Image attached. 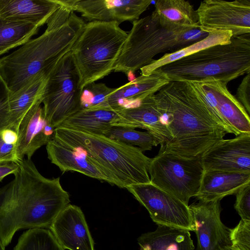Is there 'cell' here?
Instances as JSON below:
<instances>
[{
	"mask_svg": "<svg viewBox=\"0 0 250 250\" xmlns=\"http://www.w3.org/2000/svg\"><path fill=\"white\" fill-rule=\"evenodd\" d=\"M46 23L47 28L41 36L0 58V75L11 93L39 74L50 71L71 50L86 24L74 12L62 5Z\"/></svg>",
	"mask_w": 250,
	"mask_h": 250,
	"instance_id": "cell-3",
	"label": "cell"
},
{
	"mask_svg": "<svg viewBox=\"0 0 250 250\" xmlns=\"http://www.w3.org/2000/svg\"><path fill=\"white\" fill-rule=\"evenodd\" d=\"M13 250H64L50 229H28L19 237Z\"/></svg>",
	"mask_w": 250,
	"mask_h": 250,
	"instance_id": "cell-29",
	"label": "cell"
},
{
	"mask_svg": "<svg viewBox=\"0 0 250 250\" xmlns=\"http://www.w3.org/2000/svg\"><path fill=\"white\" fill-rule=\"evenodd\" d=\"M207 33L208 35L204 39L175 52L166 54L158 60H154L151 63L140 69L141 75H148L164 65L208 47L229 43L232 37V32L229 31L211 30Z\"/></svg>",
	"mask_w": 250,
	"mask_h": 250,
	"instance_id": "cell-26",
	"label": "cell"
},
{
	"mask_svg": "<svg viewBox=\"0 0 250 250\" xmlns=\"http://www.w3.org/2000/svg\"><path fill=\"white\" fill-rule=\"evenodd\" d=\"M237 88L235 98L250 114V72L246 74Z\"/></svg>",
	"mask_w": 250,
	"mask_h": 250,
	"instance_id": "cell-36",
	"label": "cell"
},
{
	"mask_svg": "<svg viewBox=\"0 0 250 250\" xmlns=\"http://www.w3.org/2000/svg\"><path fill=\"white\" fill-rule=\"evenodd\" d=\"M250 183V173L211 170L204 171L199 190L195 197L199 201H220L235 194Z\"/></svg>",
	"mask_w": 250,
	"mask_h": 250,
	"instance_id": "cell-22",
	"label": "cell"
},
{
	"mask_svg": "<svg viewBox=\"0 0 250 250\" xmlns=\"http://www.w3.org/2000/svg\"><path fill=\"white\" fill-rule=\"evenodd\" d=\"M104 135L133 146H137L143 152L151 150L153 146L158 145L153 135L148 131H140L134 128L112 126Z\"/></svg>",
	"mask_w": 250,
	"mask_h": 250,
	"instance_id": "cell-30",
	"label": "cell"
},
{
	"mask_svg": "<svg viewBox=\"0 0 250 250\" xmlns=\"http://www.w3.org/2000/svg\"><path fill=\"white\" fill-rule=\"evenodd\" d=\"M18 139L17 131L12 127L0 131V162H20L16 154Z\"/></svg>",
	"mask_w": 250,
	"mask_h": 250,
	"instance_id": "cell-32",
	"label": "cell"
},
{
	"mask_svg": "<svg viewBox=\"0 0 250 250\" xmlns=\"http://www.w3.org/2000/svg\"><path fill=\"white\" fill-rule=\"evenodd\" d=\"M148 172L151 183L188 206L199 190L204 169L201 157L187 158L159 151L151 158Z\"/></svg>",
	"mask_w": 250,
	"mask_h": 250,
	"instance_id": "cell-9",
	"label": "cell"
},
{
	"mask_svg": "<svg viewBox=\"0 0 250 250\" xmlns=\"http://www.w3.org/2000/svg\"><path fill=\"white\" fill-rule=\"evenodd\" d=\"M19 164L14 179L0 188V239L4 247L20 229H49L70 203L59 177H44L31 159Z\"/></svg>",
	"mask_w": 250,
	"mask_h": 250,
	"instance_id": "cell-2",
	"label": "cell"
},
{
	"mask_svg": "<svg viewBox=\"0 0 250 250\" xmlns=\"http://www.w3.org/2000/svg\"><path fill=\"white\" fill-rule=\"evenodd\" d=\"M0 250H5V247L3 245L0 239Z\"/></svg>",
	"mask_w": 250,
	"mask_h": 250,
	"instance_id": "cell-38",
	"label": "cell"
},
{
	"mask_svg": "<svg viewBox=\"0 0 250 250\" xmlns=\"http://www.w3.org/2000/svg\"><path fill=\"white\" fill-rule=\"evenodd\" d=\"M53 138L82 151L119 188L150 182L148 169L151 158L137 146L104 135L61 126L55 128Z\"/></svg>",
	"mask_w": 250,
	"mask_h": 250,
	"instance_id": "cell-4",
	"label": "cell"
},
{
	"mask_svg": "<svg viewBox=\"0 0 250 250\" xmlns=\"http://www.w3.org/2000/svg\"><path fill=\"white\" fill-rule=\"evenodd\" d=\"M104 83H92L84 87L81 96L82 109L96 107L102 104L105 98L113 91Z\"/></svg>",
	"mask_w": 250,
	"mask_h": 250,
	"instance_id": "cell-31",
	"label": "cell"
},
{
	"mask_svg": "<svg viewBox=\"0 0 250 250\" xmlns=\"http://www.w3.org/2000/svg\"><path fill=\"white\" fill-rule=\"evenodd\" d=\"M197 84L218 122L229 133L236 136L250 133V115L229 91L227 84L216 81Z\"/></svg>",
	"mask_w": 250,
	"mask_h": 250,
	"instance_id": "cell-12",
	"label": "cell"
},
{
	"mask_svg": "<svg viewBox=\"0 0 250 250\" xmlns=\"http://www.w3.org/2000/svg\"><path fill=\"white\" fill-rule=\"evenodd\" d=\"M224 250H236L231 247H229L225 249Z\"/></svg>",
	"mask_w": 250,
	"mask_h": 250,
	"instance_id": "cell-39",
	"label": "cell"
},
{
	"mask_svg": "<svg viewBox=\"0 0 250 250\" xmlns=\"http://www.w3.org/2000/svg\"><path fill=\"white\" fill-rule=\"evenodd\" d=\"M231 247L236 250H250V220H241L233 229H230Z\"/></svg>",
	"mask_w": 250,
	"mask_h": 250,
	"instance_id": "cell-33",
	"label": "cell"
},
{
	"mask_svg": "<svg viewBox=\"0 0 250 250\" xmlns=\"http://www.w3.org/2000/svg\"><path fill=\"white\" fill-rule=\"evenodd\" d=\"M235 195L234 208L242 220H250V183L240 188Z\"/></svg>",
	"mask_w": 250,
	"mask_h": 250,
	"instance_id": "cell-35",
	"label": "cell"
},
{
	"mask_svg": "<svg viewBox=\"0 0 250 250\" xmlns=\"http://www.w3.org/2000/svg\"><path fill=\"white\" fill-rule=\"evenodd\" d=\"M10 93L0 75V131L7 127L13 128L9 102Z\"/></svg>",
	"mask_w": 250,
	"mask_h": 250,
	"instance_id": "cell-34",
	"label": "cell"
},
{
	"mask_svg": "<svg viewBox=\"0 0 250 250\" xmlns=\"http://www.w3.org/2000/svg\"><path fill=\"white\" fill-rule=\"evenodd\" d=\"M159 68L169 81L202 83L230 81L250 72V33L232 37Z\"/></svg>",
	"mask_w": 250,
	"mask_h": 250,
	"instance_id": "cell-6",
	"label": "cell"
},
{
	"mask_svg": "<svg viewBox=\"0 0 250 250\" xmlns=\"http://www.w3.org/2000/svg\"><path fill=\"white\" fill-rule=\"evenodd\" d=\"M40 27L0 17V56L22 45L37 34Z\"/></svg>",
	"mask_w": 250,
	"mask_h": 250,
	"instance_id": "cell-28",
	"label": "cell"
},
{
	"mask_svg": "<svg viewBox=\"0 0 250 250\" xmlns=\"http://www.w3.org/2000/svg\"><path fill=\"white\" fill-rule=\"evenodd\" d=\"M90 21L133 22L151 4V0H58Z\"/></svg>",
	"mask_w": 250,
	"mask_h": 250,
	"instance_id": "cell-13",
	"label": "cell"
},
{
	"mask_svg": "<svg viewBox=\"0 0 250 250\" xmlns=\"http://www.w3.org/2000/svg\"><path fill=\"white\" fill-rule=\"evenodd\" d=\"M199 27H177L161 21L153 11L132 22L114 71L128 75L148 65L157 54L175 52L208 35Z\"/></svg>",
	"mask_w": 250,
	"mask_h": 250,
	"instance_id": "cell-5",
	"label": "cell"
},
{
	"mask_svg": "<svg viewBox=\"0 0 250 250\" xmlns=\"http://www.w3.org/2000/svg\"><path fill=\"white\" fill-rule=\"evenodd\" d=\"M153 95L145 98L134 107L118 111L111 125L145 129L153 135L157 145L162 147L168 142L170 137L163 114Z\"/></svg>",
	"mask_w": 250,
	"mask_h": 250,
	"instance_id": "cell-18",
	"label": "cell"
},
{
	"mask_svg": "<svg viewBox=\"0 0 250 250\" xmlns=\"http://www.w3.org/2000/svg\"><path fill=\"white\" fill-rule=\"evenodd\" d=\"M140 250H194L189 231L158 225L153 231L142 234L137 239Z\"/></svg>",
	"mask_w": 250,
	"mask_h": 250,
	"instance_id": "cell-23",
	"label": "cell"
},
{
	"mask_svg": "<svg viewBox=\"0 0 250 250\" xmlns=\"http://www.w3.org/2000/svg\"><path fill=\"white\" fill-rule=\"evenodd\" d=\"M42 101L35 104L21 121L18 129L16 154L19 161L31 159L35 151L53 138L55 128L45 120Z\"/></svg>",
	"mask_w": 250,
	"mask_h": 250,
	"instance_id": "cell-19",
	"label": "cell"
},
{
	"mask_svg": "<svg viewBox=\"0 0 250 250\" xmlns=\"http://www.w3.org/2000/svg\"><path fill=\"white\" fill-rule=\"evenodd\" d=\"M46 145L48 159L63 173L77 171L115 185L97 164L78 149L71 148L53 137Z\"/></svg>",
	"mask_w": 250,
	"mask_h": 250,
	"instance_id": "cell-20",
	"label": "cell"
},
{
	"mask_svg": "<svg viewBox=\"0 0 250 250\" xmlns=\"http://www.w3.org/2000/svg\"><path fill=\"white\" fill-rule=\"evenodd\" d=\"M197 250H224L231 247L230 229L221 221L220 201H199L188 206Z\"/></svg>",
	"mask_w": 250,
	"mask_h": 250,
	"instance_id": "cell-14",
	"label": "cell"
},
{
	"mask_svg": "<svg viewBox=\"0 0 250 250\" xmlns=\"http://www.w3.org/2000/svg\"><path fill=\"white\" fill-rule=\"evenodd\" d=\"M127 36L116 21L85 24L71 49L82 90L114 71Z\"/></svg>",
	"mask_w": 250,
	"mask_h": 250,
	"instance_id": "cell-7",
	"label": "cell"
},
{
	"mask_svg": "<svg viewBox=\"0 0 250 250\" xmlns=\"http://www.w3.org/2000/svg\"><path fill=\"white\" fill-rule=\"evenodd\" d=\"M117 114V111L111 110L82 109L64 121L59 126L104 135L111 126Z\"/></svg>",
	"mask_w": 250,
	"mask_h": 250,
	"instance_id": "cell-25",
	"label": "cell"
},
{
	"mask_svg": "<svg viewBox=\"0 0 250 250\" xmlns=\"http://www.w3.org/2000/svg\"><path fill=\"white\" fill-rule=\"evenodd\" d=\"M154 11L164 22L177 27H199L198 15L189 1L158 0Z\"/></svg>",
	"mask_w": 250,
	"mask_h": 250,
	"instance_id": "cell-27",
	"label": "cell"
},
{
	"mask_svg": "<svg viewBox=\"0 0 250 250\" xmlns=\"http://www.w3.org/2000/svg\"><path fill=\"white\" fill-rule=\"evenodd\" d=\"M169 82L166 75L158 68L148 75H141L118 88H114L102 104L90 109L118 111L134 107L145 98L154 95Z\"/></svg>",
	"mask_w": 250,
	"mask_h": 250,
	"instance_id": "cell-16",
	"label": "cell"
},
{
	"mask_svg": "<svg viewBox=\"0 0 250 250\" xmlns=\"http://www.w3.org/2000/svg\"><path fill=\"white\" fill-rule=\"evenodd\" d=\"M50 71L39 74L19 90L10 93L9 100L10 110L13 128L17 132L20 123L26 113L35 104L42 101L47 77Z\"/></svg>",
	"mask_w": 250,
	"mask_h": 250,
	"instance_id": "cell-24",
	"label": "cell"
},
{
	"mask_svg": "<svg viewBox=\"0 0 250 250\" xmlns=\"http://www.w3.org/2000/svg\"><path fill=\"white\" fill-rule=\"evenodd\" d=\"M126 189L148 211L158 225H165L193 231L188 206L150 182L136 184Z\"/></svg>",
	"mask_w": 250,
	"mask_h": 250,
	"instance_id": "cell-10",
	"label": "cell"
},
{
	"mask_svg": "<svg viewBox=\"0 0 250 250\" xmlns=\"http://www.w3.org/2000/svg\"><path fill=\"white\" fill-rule=\"evenodd\" d=\"M19 167V162L5 161L0 162V182L6 176L14 174Z\"/></svg>",
	"mask_w": 250,
	"mask_h": 250,
	"instance_id": "cell-37",
	"label": "cell"
},
{
	"mask_svg": "<svg viewBox=\"0 0 250 250\" xmlns=\"http://www.w3.org/2000/svg\"><path fill=\"white\" fill-rule=\"evenodd\" d=\"M199 27L208 32L224 30L232 37L250 33V0H205L196 10Z\"/></svg>",
	"mask_w": 250,
	"mask_h": 250,
	"instance_id": "cell-11",
	"label": "cell"
},
{
	"mask_svg": "<svg viewBox=\"0 0 250 250\" xmlns=\"http://www.w3.org/2000/svg\"><path fill=\"white\" fill-rule=\"evenodd\" d=\"M49 229L64 250H94V241L84 215L77 206H66Z\"/></svg>",
	"mask_w": 250,
	"mask_h": 250,
	"instance_id": "cell-17",
	"label": "cell"
},
{
	"mask_svg": "<svg viewBox=\"0 0 250 250\" xmlns=\"http://www.w3.org/2000/svg\"><path fill=\"white\" fill-rule=\"evenodd\" d=\"M201 159L204 171L250 173V133L218 141L204 153Z\"/></svg>",
	"mask_w": 250,
	"mask_h": 250,
	"instance_id": "cell-15",
	"label": "cell"
},
{
	"mask_svg": "<svg viewBox=\"0 0 250 250\" xmlns=\"http://www.w3.org/2000/svg\"><path fill=\"white\" fill-rule=\"evenodd\" d=\"M80 76L71 50L49 73L42 97L43 112L54 128L82 109Z\"/></svg>",
	"mask_w": 250,
	"mask_h": 250,
	"instance_id": "cell-8",
	"label": "cell"
},
{
	"mask_svg": "<svg viewBox=\"0 0 250 250\" xmlns=\"http://www.w3.org/2000/svg\"><path fill=\"white\" fill-rule=\"evenodd\" d=\"M60 6L58 0H0V17L40 27Z\"/></svg>",
	"mask_w": 250,
	"mask_h": 250,
	"instance_id": "cell-21",
	"label": "cell"
},
{
	"mask_svg": "<svg viewBox=\"0 0 250 250\" xmlns=\"http://www.w3.org/2000/svg\"><path fill=\"white\" fill-rule=\"evenodd\" d=\"M153 98L170 137L159 151L200 158L229 133L218 122L196 83L169 81Z\"/></svg>",
	"mask_w": 250,
	"mask_h": 250,
	"instance_id": "cell-1",
	"label": "cell"
}]
</instances>
